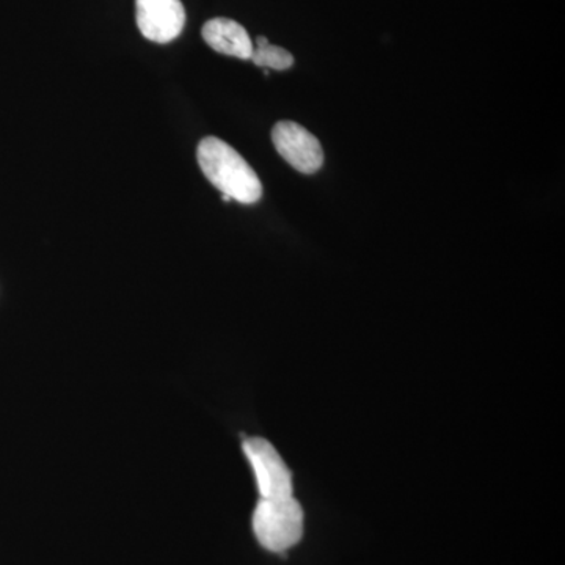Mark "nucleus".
<instances>
[{"mask_svg":"<svg viewBox=\"0 0 565 565\" xmlns=\"http://www.w3.org/2000/svg\"><path fill=\"white\" fill-rule=\"evenodd\" d=\"M136 18L145 39L166 44L181 35L185 10L181 0H136Z\"/></svg>","mask_w":565,"mask_h":565,"instance_id":"39448f33","label":"nucleus"},{"mask_svg":"<svg viewBox=\"0 0 565 565\" xmlns=\"http://www.w3.org/2000/svg\"><path fill=\"white\" fill-rule=\"evenodd\" d=\"M196 161L204 177L230 200L253 204L262 199L263 184L258 174L226 141L206 137L200 141Z\"/></svg>","mask_w":565,"mask_h":565,"instance_id":"f257e3e1","label":"nucleus"},{"mask_svg":"<svg viewBox=\"0 0 565 565\" xmlns=\"http://www.w3.org/2000/svg\"><path fill=\"white\" fill-rule=\"evenodd\" d=\"M250 61L256 66L277 71L289 70L294 65L292 55L282 47L270 44L266 36L256 39V46H253Z\"/></svg>","mask_w":565,"mask_h":565,"instance_id":"0eeeda50","label":"nucleus"},{"mask_svg":"<svg viewBox=\"0 0 565 565\" xmlns=\"http://www.w3.org/2000/svg\"><path fill=\"white\" fill-rule=\"evenodd\" d=\"M273 141L278 154L297 172L313 174L323 166L321 143L299 122L280 121L273 129Z\"/></svg>","mask_w":565,"mask_h":565,"instance_id":"20e7f679","label":"nucleus"},{"mask_svg":"<svg viewBox=\"0 0 565 565\" xmlns=\"http://www.w3.org/2000/svg\"><path fill=\"white\" fill-rule=\"evenodd\" d=\"M202 35L215 52L241 61H250L253 41L239 22L228 18H214L203 25Z\"/></svg>","mask_w":565,"mask_h":565,"instance_id":"423d86ee","label":"nucleus"},{"mask_svg":"<svg viewBox=\"0 0 565 565\" xmlns=\"http://www.w3.org/2000/svg\"><path fill=\"white\" fill-rule=\"evenodd\" d=\"M253 533L263 548L285 553L299 544L303 535V509L292 497L262 498L252 519Z\"/></svg>","mask_w":565,"mask_h":565,"instance_id":"f03ea898","label":"nucleus"},{"mask_svg":"<svg viewBox=\"0 0 565 565\" xmlns=\"http://www.w3.org/2000/svg\"><path fill=\"white\" fill-rule=\"evenodd\" d=\"M244 452L255 473L259 494L266 500L292 497V475L280 452L266 438L252 437L244 441Z\"/></svg>","mask_w":565,"mask_h":565,"instance_id":"7ed1b4c3","label":"nucleus"}]
</instances>
